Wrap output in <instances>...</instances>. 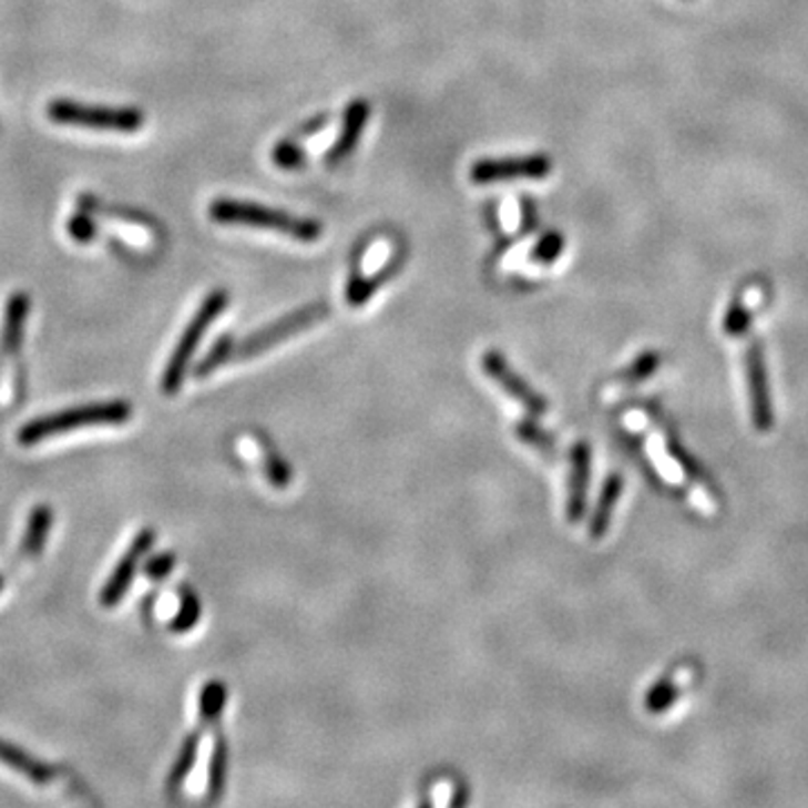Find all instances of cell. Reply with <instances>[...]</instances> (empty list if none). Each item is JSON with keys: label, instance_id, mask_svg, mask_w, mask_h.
Here are the masks:
<instances>
[{"label": "cell", "instance_id": "obj_26", "mask_svg": "<svg viewBox=\"0 0 808 808\" xmlns=\"http://www.w3.org/2000/svg\"><path fill=\"white\" fill-rule=\"evenodd\" d=\"M175 566V555L173 553H162V555H155L151 558L146 564H144V575L149 580H164Z\"/></svg>", "mask_w": 808, "mask_h": 808}, {"label": "cell", "instance_id": "obj_27", "mask_svg": "<svg viewBox=\"0 0 808 808\" xmlns=\"http://www.w3.org/2000/svg\"><path fill=\"white\" fill-rule=\"evenodd\" d=\"M516 436L523 438L525 442L539 447V449H544V452L553 447V440L546 433H542V429H536L532 422H519L516 425Z\"/></svg>", "mask_w": 808, "mask_h": 808}, {"label": "cell", "instance_id": "obj_16", "mask_svg": "<svg viewBox=\"0 0 808 808\" xmlns=\"http://www.w3.org/2000/svg\"><path fill=\"white\" fill-rule=\"evenodd\" d=\"M50 528H52V510L48 505H37L30 514V521H28V528L23 534V544H21L23 558H34L43 551Z\"/></svg>", "mask_w": 808, "mask_h": 808}, {"label": "cell", "instance_id": "obj_19", "mask_svg": "<svg viewBox=\"0 0 808 808\" xmlns=\"http://www.w3.org/2000/svg\"><path fill=\"white\" fill-rule=\"evenodd\" d=\"M658 367H661V355H658L656 350H647V352H643V355L636 359V362H634L632 367L624 369V371L617 376L615 385H620V387H634V385H641V382L650 380V378L656 374V369H658Z\"/></svg>", "mask_w": 808, "mask_h": 808}, {"label": "cell", "instance_id": "obj_21", "mask_svg": "<svg viewBox=\"0 0 808 808\" xmlns=\"http://www.w3.org/2000/svg\"><path fill=\"white\" fill-rule=\"evenodd\" d=\"M667 454L672 457V461H674V466L681 470V474L687 479V481H692L696 488H700L703 492H709V481L705 479V474H703V470L694 463V459L685 452V449L676 442V440H672V438H667Z\"/></svg>", "mask_w": 808, "mask_h": 808}, {"label": "cell", "instance_id": "obj_10", "mask_svg": "<svg viewBox=\"0 0 808 808\" xmlns=\"http://www.w3.org/2000/svg\"><path fill=\"white\" fill-rule=\"evenodd\" d=\"M589 479H591V449L584 440H580L571 449V479H569V501H566V516L571 523H580L584 516Z\"/></svg>", "mask_w": 808, "mask_h": 808}, {"label": "cell", "instance_id": "obj_28", "mask_svg": "<svg viewBox=\"0 0 808 808\" xmlns=\"http://www.w3.org/2000/svg\"><path fill=\"white\" fill-rule=\"evenodd\" d=\"M70 232L74 238L88 241V238H93V223H90L88 216H74L70 221Z\"/></svg>", "mask_w": 808, "mask_h": 808}, {"label": "cell", "instance_id": "obj_8", "mask_svg": "<svg viewBox=\"0 0 808 808\" xmlns=\"http://www.w3.org/2000/svg\"><path fill=\"white\" fill-rule=\"evenodd\" d=\"M481 367L530 416H534V418L546 416L549 402L542 398V393H536L519 374L512 371V367L508 365V359L501 352H497V350L483 352L481 355Z\"/></svg>", "mask_w": 808, "mask_h": 808}, {"label": "cell", "instance_id": "obj_5", "mask_svg": "<svg viewBox=\"0 0 808 808\" xmlns=\"http://www.w3.org/2000/svg\"><path fill=\"white\" fill-rule=\"evenodd\" d=\"M48 117L63 126L111 131V133H137L144 124V115L137 109L85 106L68 100L52 102L48 106Z\"/></svg>", "mask_w": 808, "mask_h": 808}, {"label": "cell", "instance_id": "obj_22", "mask_svg": "<svg viewBox=\"0 0 808 808\" xmlns=\"http://www.w3.org/2000/svg\"><path fill=\"white\" fill-rule=\"evenodd\" d=\"M198 620H201V600L192 589L183 586V604H180V613L168 624V628L173 634H187L198 624Z\"/></svg>", "mask_w": 808, "mask_h": 808}, {"label": "cell", "instance_id": "obj_2", "mask_svg": "<svg viewBox=\"0 0 808 808\" xmlns=\"http://www.w3.org/2000/svg\"><path fill=\"white\" fill-rule=\"evenodd\" d=\"M133 407L126 400L111 402H93L74 409H65L45 418H37L19 429L17 440L25 447L43 442L52 436L70 433L79 427H98V425H124L131 420Z\"/></svg>", "mask_w": 808, "mask_h": 808}, {"label": "cell", "instance_id": "obj_30", "mask_svg": "<svg viewBox=\"0 0 808 808\" xmlns=\"http://www.w3.org/2000/svg\"><path fill=\"white\" fill-rule=\"evenodd\" d=\"M6 589V580H3V575H0V591H3Z\"/></svg>", "mask_w": 808, "mask_h": 808}, {"label": "cell", "instance_id": "obj_17", "mask_svg": "<svg viewBox=\"0 0 808 808\" xmlns=\"http://www.w3.org/2000/svg\"><path fill=\"white\" fill-rule=\"evenodd\" d=\"M681 674H669L665 678H661L652 689L650 694L645 696V707L652 712V714H663L667 712L676 698L681 696Z\"/></svg>", "mask_w": 808, "mask_h": 808}, {"label": "cell", "instance_id": "obj_25", "mask_svg": "<svg viewBox=\"0 0 808 808\" xmlns=\"http://www.w3.org/2000/svg\"><path fill=\"white\" fill-rule=\"evenodd\" d=\"M564 252V238L560 232H549L544 234L542 238L536 241V245L532 247V254L530 258L536 260V263H544V265H551L555 263Z\"/></svg>", "mask_w": 808, "mask_h": 808}, {"label": "cell", "instance_id": "obj_24", "mask_svg": "<svg viewBox=\"0 0 808 808\" xmlns=\"http://www.w3.org/2000/svg\"><path fill=\"white\" fill-rule=\"evenodd\" d=\"M273 160L284 171H297L306 166V151L295 140H282L273 151Z\"/></svg>", "mask_w": 808, "mask_h": 808}, {"label": "cell", "instance_id": "obj_29", "mask_svg": "<svg viewBox=\"0 0 808 808\" xmlns=\"http://www.w3.org/2000/svg\"><path fill=\"white\" fill-rule=\"evenodd\" d=\"M330 122V115H319V117H315L313 122H308V124H304V129H299V137H306V135H313V133H317V131H321L326 124Z\"/></svg>", "mask_w": 808, "mask_h": 808}, {"label": "cell", "instance_id": "obj_9", "mask_svg": "<svg viewBox=\"0 0 808 808\" xmlns=\"http://www.w3.org/2000/svg\"><path fill=\"white\" fill-rule=\"evenodd\" d=\"M155 542V532L151 528H144L135 539L131 549L124 553V558L120 560V564L115 566L111 580L104 584L102 593H100V604L104 608H113L122 602V597L126 595V591L131 589L133 584V577H135V569H137V562L151 551Z\"/></svg>", "mask_w": 808, "mask_h": 808}, {"label": "cell", "instance_id": "obj_13", "mask_svg": "<svg viewBox=\"0 0 808 808\" xmlns=\"http://www.w3.org/2000/svg\"><path fill=\"white\" fill-rule=\"evenodd\" d=\"M0 764L10 766L12 770H17L19 775L28 777L30 781L39 784V786H45V784H52L57 777H59V770L30 757L25 750L8 744L0 739Z\"/></svg>", "mask_w": 808, "mask_h": 808}, {"label": "cell", "instance_id": "obj_12", "mask_svg": "<svg viewBox=\"0 0 808 808\" xmlns=\"http://www.w3.org/2000/svg\"><path fill=\"white\" fill-rule=\"evenodd\" d=\"M405 254H398V256H391L387 260V265H382L380 273H376L374 277H362L359 273H352V277L348 279V290H346V299L352 308H362L387 282H391L398 273L400 267L405 263Z\"/></svg>", "mask_w": 808, "mask_h": 808}, {"label": "cell", "instance_id": "obj_6", "mask_svg": "<svg viewBox=\"0 0 808 808\" xmlns=\"http://www.w3.org/2000/svg\"><path fill=\"white\" fill-rule=\"evenodd\" d=\"M553 162L544 153L512 155V157H485L477 160L470 168L474 185H499L514 180H544L551 175Z\"/></svg>", "mask_w": 808, "mask_h": 808}, {"label": "cell", "instance_id": "obj_23", "mask_svg": "<svg viewBox=\"0 0 808 808\" xmlns=\"http://www.w3.org/2000/svg\"><path fill=\"white\" fill-rule=\"evenodd\" d=\"M753 321V310L746 306V301L741 297L733 299V304L726 310L724 317V330L728 337H741Z\"/></svg>", "mask_w": 808, "mask_h": 808}, {"label": "cell", "instance_id": "obj_18", "mask_svg": "<svg viewBox=\"0 0 808 808\" xmlns=\"http://www.w3.org/2000/svg\"><path fill=\"white\" fill-rule=\"evenodd\" d=\"M258 449H260V457H263V472H265V477L269 481H273L275 488H279V490L288 488L290 481H293V472L284 463V459L275 452L273 444H267V440L258 436Z\"/></svg>", "mask_w": 808, "mask_h": 808}, {"label": "cell", "instance_id": "obj_4", "mask_svg": "<svg viewBox=\"0 0 808 808\" xmlns=\"http://www.w3.org/2000/svg\"><path fill=\"white\" fill-rule=\"evenodd\" d=\"M330 315L328 304L317 301V304H308L282 319H277L275 324H269L260 330H256L254 335L245 337L238 344H232L227 362H241V359H252L260 352H265L267 348H275L277 344L286 341L293 335H299L301 330L319 324L321 319H326Z\"/></svg>", "mask_w": 808, "mask_h": 808}, {"label": "cell", "instance_id": "obj_15", "mask_svg": "<svg viewBox=\"0 0 808 808\" xmlns=\"http://www.w3.org/2000/svg\"><path fill=\"white\" fill-rule=\"evenodd\" d=\"M30 310V299L23 293L12 295L6 313V328H3V350L6 352H19L25 330V319Z\"/></svg>", "mask_w": 808, "mask_h": 808}, {"label": "cell", "instance_id": "obj_3", "mask_svg": "<svg viewBox=\"0 0 808 808\" xmlns=\"http://www.w3.org/2000/svg\"><path fill=\"white\" fill-rule=\"evenodd\" d=\"M227 301H229V295L225 290H214L203 301V306L198 308V313L194 315L190 326L185 328L183 337H180L177 346L173 348L168 365L162 374V391L166 396H173V393H177L180 389H183L185 374H187V367L192 362L196 348L201 346V341H203L205 333L209 330V326L223 315V310L227 308Z\"/></svg>", "mask_w": 808, "mask_h": 808}, {"label": "cell", "instance_id": "obj_14", "mask_svg": "<svg viewBox=\"0 0 808 808\" xmlns=\"http://www.w3.org/2000/svg\"><path fill=\"white\" fill-rule=\"evenodd\" d=\"M622 488H624V481L617 472L608 474L604 485H602V492H600V499H597V505H595V512L591 516V523H589V534L593 539H602L611 525V516L615 512V505L620 501V494H622Z\"/></svg>", "mask_w": 808, "mask_h": 808}, {"label": "cell", "instance_id": "obj_11", "mask_svg": "<svg viewBox=\"0 0 808 808\" xmlns=\"http://www.w3.org/2000/svg\"><path fill=\"white\" fill-rule=\"evenodd\" d=\"M369 115H371V106H369V102H365V100H355V102H350V104H348V109H346V113H344V126H341V133H339L337 142L333 144V149H330V151H328V155H326V164H328V166L339 164L344 157H348V155L355 151V146H357L359 137H362V133H365V126H367V122H369Z\"/></svg>", "mask_w": 808, "mask_h": 808}, {"label": "cell", "instance_id": "obj_1", "mask_svg": "<svg viewBox=\"0 0 808 808\" xmlns=\"http://www.w3.org/2000/svg\"><path fill=\"white\" fill-rule=\"evenodd\" d=\"M209 218L221 225H243L256 229H273L290 236L299 243H317L321 238V225L313 218H301L282 209L263 207L256 203L221 198L209 205Z\"/></svg>", "mask_w": 808, "mask_h": 808}, {"label": "cell", "instance_id": "obj_7", "mask_svg": "<svg viewBox=\"0 0 808 808\" xmlns=\"http://www.w3.org/2000/svg\"><path fill=\"white\" fill-rule=\"evenodd\" d=\"M746 385H748L753 425L757 431L766 433L775 427V409L770 398L764 348L757 339H753V344L746 350Z\"/></svg>", "mask_w": 808, "mask_h": 808}, {"label": "cell", "instance_id": "obj_20", "mask_svg": "<svg viewBox=\"0 0 808 808\" xmlns=\"http://www.w3.org/2000/svg\"><path fill=\"white\" fill-rule=\"evenodd\" d=\"M225 779H227V744H225V739L218 730L212 764H209V801L221 799L223 788H225Z\"/></svg>", "mask_w": 808, "mask_h": 808}]
</instances>
